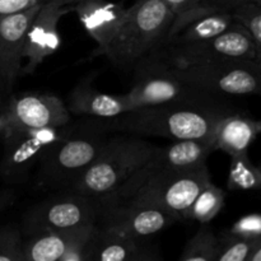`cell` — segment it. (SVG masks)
<instances>
[{"mask_svg":"<svg viewBox=\"0 0 261 261\" xmlns=\"http://www.w3.org/2000/svg\"><path fill=\"white\" fill-rule=\"evenodd\" d=\"M15 195L14 193L9 190L0 191V214L5 211L9 205H12V203L14 201Z\"/></svg>","mask_w":261,"mask_h":261,"instance_id":"obj_32","label":"cell"},{"mask_svg":"<svg viewBox=\"0 0 261 261\" xmlns=\"http://www.w3.org/2000/svg\"><path fill=\"white\" fill-rule=\"evenodd\" d=\"M70 111L58 96L30 92L12 97L0 107V135L10 132L66 126Z\"/></svg>","mask_w":261,"mask_h":261,"instance_id":"obj_10","label":"cell"},{"mask_svg":"<svg viewBox=\"0 0 261 261\" xmlns=\"http://www.w3.org/2000/svg\"><path fill=\"white\" fill-rule=\"evenodd\" d=\"M92 79V76H87L69 94L68 110L71 114L107 120L132 111L124 94L115 96L97 91L91 84Z\"/></svg>","mask_w":261,"mask_h":261,"instance_id":"obj_19","label":"cell"},{"mask_svg":"<svg viewBox=\"0 0 261 261\" xmlns=\"http://www.w3.org/2000/svg\"><path fill=\"white\" fill-rule=\"evenodd\" d=\"M69 10H73V8L42 3L31 23L25 38L23 59L27 60V64L22 68V74H32L45 59L54 55L60 48L59 23Z\"/></svg>","mask_w":261,"mask_h":261,"instance_id":"obj_15","label":"cell"},{"mask_svg":"<svg viewBox=\"0 0 261 261\" xmlns=\"http://www.w3.org/2000/svg\"><path fill=\"white\" fill-rule=\"evenodd\" d=\"M236 22L229 10L199 4L175 15L161 47H175L208 40L228 30Z\"/></svg>","mask_w":261,"mask_h":261,"instance_id":"obj_14","label":"cell"},{"mask_svg":"<svg viewBox=\"0 0 261 261\" xmlns=\"http://www.w3.org/2000/svg\"><path fill=\"white\" fill-rule=\"evenodd\" d=\"M98 217V198L71 193L36 204L25 213L23 224L25 232L33 234L97 224Z\"/></svg>","mask_w":261,"mask_h":261,"instance_id":"obj_11","label":"cell"},{"mask_svg":"<svg viewBox=\"0 0 261 261\" xmlns=\"http://www.w3.org/2000/svg\"><path fill=\"white\" fill-rule=\"evenodd\" d=\"M0 261H24L22 234L12 226L0 227Z\"/></svg>","mask_w":261,"mask_h":261,"instance_id":"obj_27","label":"cell"},{"mask_svg":"<svg viewBox=\"0 0 261 261\" xmlns=\"http://www.w3.org/2000/svg\"><path fill=\"white\" fill-rule=\"evenodd\" d=\"M132 110L175 102L208 103L214 102L213 97L189 86L165 61L144 66L135 76L132 89L124 94Z\"/></svg>","mask_w":261,"mask_h":261,"instance_id":"obj_8","label":"cell"},{"mask_svg":"<svg viewBox=\"0 0 261 261\" xmlns=\"http://www.w3.org/2000/svg\"><path fill=\"white\" fill-rule=\"evenodd\" d=\"M227 188L233 191L261 190V167L250 161L247 153L231 157Z\"/></svg>","mask_w":261,"mask_h":261,"instance_id":"obj_22","label":"cell"},{"mask_svg":"<svg viewBox=\"0 0 261 261\" xmlns=\"http://www.w3.org/2000/svg\"><path fill=\"white\" fill-rule=\"evenodd\" d=\"M260 239H249L231 231L223 232L218 236L216 261H247Z\"/></svg>","mask_w":261,"mask_h":261,"instance_id":"obj_25","label":"cell"},{"mask_svg":"<svg viewBox=\"0 0 261 261\" xmlns=\"http://www.w3.org/2000/svg\"><path fill=\"white\" fill-rule=\"evenodd\" d=\"M68 134L65 126L42 127L3 134L0 175L7 182L19 184L40 162L43 153Z\"/></svg>","mask_w":261,"mask_h":261,"instance_id":"obj_12","label":"cell"},{"mask_svg":"<svg viewBox=\"0 0 261 261\" xmlns=\"http://www.w3.org/2000/svg\"><path fill=\"white\" fill-rule=\"evenodd\" d=\"M7 91V88H5L4 86V82H3V78L2 75H0V107L3 106V102H2V96H3V92Z\"/></svg>","mask_w":261,"mask_h":261,"instance_id":"obj_35","label":"cell"},{"mask_svg":"<svg viewBox=\"0 0 261 261\" xmlns=\"http://www.w3.org/2000/svg\"><path fill=\"white\" fill-rule=\"evenodd\" d=\"M126 9L122 4L109 0H84L73 7L84 30L98 45L99 54L116 35Z\"/></svg>","mask_w":261,"mask_h":261,"instance_id":"obj_17","label":"cell"},{"mask_svg":"<svg viewBox=\"0 0 261 261\" xmlns=\"http://www.w3.org/2000/svg\"><path fill=\"white\" fill-rule=\"evenodd\" d=\"M42 3L24 12L0 18V75L7 91L22 74L23 50L33 18Z\"/></svg>","mask_w":261,"mask_h":261,"instance_id":"obj_16","label":"cell"},{"mask_svg":"<svg viewBox=\"0 0 261 261\" xmlns=\"http://www.w3.org/2000/svg\"><path fill=\"white\" fill-rule=\"evenodd\" d=\"M84 2V0H41V3H47V4H55L58 7H70V5L76 4V3Z\"/></svg>","mask_w":261,"mask_h":261,"instance_id":"obj_33","label":"cell"},{"mask_svg":"<svg viewBox=\"0 0 261 261\" xmlns=\"http://www.w3.org/2000/svg\"><path fill=\"white\" fill-rule=\"evenodd\" d=\"M233 18L244 25L254 40L257 60H261V4H245L231 10Z\"/></svg>","mask_w":261,"mask_h":261,"instance_id":"obj_26","label":"cell"},{"mask_svg":"<svg viewBox=\"0 0 261 261\" xmlns=\"http://www.w3.org/2000/svg\"><path fill=\"white\" fill-rule=\"evenodd\" d=\"M41 4V0H0V18L17 14Z\"/></svg>","mask_w":261,"mask_h":261,"instance_id":"obj_29","label":"cell"},{"mask_svg":"<svg viewBox=\"0 0 261 261\" xmlns=\"http://www.w3.org/2000/svg\"><path fill=\"white\" fill-rule=\"evenodd\" d=\"M247 261H261V239L260 241L257 242L256 247H255L254 251L251 252V255H250Z\"/></svg>","mask_w":261,"mask_h":261,"instance_id":"obj_34","label":"cell"},{"mask_svg":"<svg viewBox=\"0 0 261 261\" xmlns=\"http://www.w3.org/2000/svg\"><path fill=\"white\" fill-rule=\"evenodd\" d=\"M257 134L256 120L228 112L217 124L213 135L214 150H222L229 157L245 154Z\"/></svg>","mask_w":261,"mask_h":261,"instance_id":"obj_20","label":"cell"},{"mask_svg":"<svg viewBox=\"0 0 261 261\" xmlns=\"http://www.w3.org/2000/svg\"><path fill=\"white\" fill-rule=\"evenodd\" d=\"M155 148L157 145L137 135L107 138L98 157L68 189L92 198L111 195L145 165Z\"/></svg>","mask_w":261,"mask_h":261,"instance_id":"obj_2","label":"cell"},{"mask_svg":"<svg viewBox=\"0 0 261 261\" xmlns=\"http://www.w3.org/2000/svg\"><path fill=\"white\" fill-rule=\"evenodd\" d=\"M180 221L177 216L152 205L99 200L97 226L133 239L152 236Z\"/></svg>","mask_w":261,"mask_h":261,"instance_id":"obj_13","label":"cell"},{"mask_svg":"<svg viewBox=\"0 0 261 261\" xmlns=\"http://www.w3.org/2000/svg\"><path fill=\"white\" fill-rule=\"evenodd\" d=\"M224 191L213 182H208L194 200L188 219H194L200 224H208L216 218L224 206Z\"/></svg>","mask_w":261,"mask_h":261,"instance_id":"obj_23","label":"cell"},{"mask_svg":"<svg viewBox=\"0 0 261 261\" xmlns=\"http://www.w3.org/2000/svg\"><path fill=\"white\" fill-rule=\"evenodd\" d=\"M175 14L163 0H137L126 9L116 35L101 54L119 66H129L157 50Z\"/></svg>","mask_w":261,"mask_h":261,"instance_id":"obj_3","label":"cell"},{"mask_svg":"<svg viewBox=\"0 0 261 261\" xmlns=\"http://www.w3.org/2000/svg\"><path fill=\"white\" fill-rule=\"evenodd\" d=\"M228 112L216 102H175L132 110L105 120L102 127L137 137H158L172 142L203 140L213 145L217 124Z\"/></svg>","mask_w":261,"mask_h":261,"instance_id":"obj_1","label":"cell"},{"mask_svg":"<svg viewBox=\"0 0 261 261\" xmlns=\"http://www.w3.org/2000/svg\"><path fill=\"white\" fill-rule=\"evenodd\" d=\"M213 152V145L203 140H173L166 147H157L145 165L139 168L121 188L117 189L111 195L99 199L117 198L152 178L196 170L206 165V160Z\"/></svg>","mask_w":261,"mask_h":261,"instance_id":"obj_9","label":"cell"},{"mask_svg":"<svg viewBox=\"0 0 261 261\" xmlns=\"http://www.w3.org/2000/svg\"><path fill=\"white\" fill-rule=\"evenodd\" d=\"M256 64H257V65H259V68H260V70H261V60H257Z\"/></svg>","mask_w":261,"mask_h":261,"instance_id":"obj_37","label":"cell"},{"mask_svg":"<svg viewBox=\"0 0 261 261\" xmlns=\"http://www.w3.org/2000/svg\"><path fill=\"white\" fill-rule=\"evenodd\" d=\"M168 8L172 10L175 15L180 14V13L186 12V10L195 8L201 3V0H163Z\"/></svg>","mask_w":261,"mask_h":261,"instance_id":"obj_31","label":"cell"},{"mask_svg":"<svg viewBox=\"0 0 261 261\" xmlns=\"http://www.w3.org/2000/svg\"><path fill=\"white\" fill-rule=\"evenodd\" d=\"M165 50V63L175 68L221 61H256L257 59L254 40L237 20L228 30L208 40Z\"/></svg>","mask_w":261,"mask_h":261,"instance_id":"obj_7","label":"cell"},{"mask_svg":"<svg viewBox=\"0 0 261 261\" xmlns=\"http://www.w3.org/2000/svg\"><path fill=\"white\" fill-rule=\"evenodd\" d=\"M200 4L213 5L224 10H233L234 8L245 4H261V0H201Z\"/></svg>","mask_w":261,"mask_h":261,"instance_id":"obj_30","label":"cell"},{"mask_svg":"<svg viewBox=\"0 0 261 261\" xmlns=\"http://www.w3.org/2000/svg\"><path fill=\"white\" fill-rule=\"evenodd\" d=\"M160 250L144 245L139 239L97 228L92 242L89 261H154L160 260Z\"/></svg>","mask_w":261,"mask_h":261,"instance_id":"obj_18","label":"cell"},{"mask_svg":"<svg viewBox=\"0 0 261 261\" xmlns=\"http://www.w3.org/2000/svg\"><path fill=\"white\" fill-rule=\"evenodd\" d=\"M233 233L249 239H260L261 237V214H250L239 219L229 229Z\"/></svg>","mask_w":261,"mask_h":261,"instance_id":"obj_28","label":"cell"},{"mask_svg":"<svg viewBox=\"0 0 261 261\" xmlns=\"http://www.w3.org/2000/svg\"><path fill=\"white\" fill-rule=\"evenodd\" d=\"M256 126H257V132L259 134L261 133V120H256Z\"/></svg>","mask_w":261,"mask_h":261,"instance_id":"obj_36","label":"cell"},{"mask_svg":"<svg viewBox=\"0 0 261 261\" xmlns=\"http://www.w3.org/2000/svg\"><path fill=\"white\" fill-rule=\"evenodd\" d=\"M217 254L218 236L209 228L208 224H201L184 247L180 261H216Z\"/></svg>","mask_w":261,"mask_h":261,"instance_id":"obj_24","label":"cell"},{"mask_svg":"<svg viewBox=\"0 0 261 261\" xmlns=\"http://www.w3.org/2000/svg\"><path fill=\"white\" fill-rule=\"evenodd\" d=\"M106 140L101 133L73 137L69 132L41 157L38 184L51 188H69L98 157Z\"/></svg>","mask_w":261,"mask_h":261,"instance_id":"obj_5","label":"cell"},{"mask_svg":"<svg viewBox=\"0 0 261 261\" xmlns=\"http://www.w3.org/2000/svg\"><path fill=\"white\" fill-rule=\"evenodd\" d=\"M176 76L208 96H261L256 61H221L175 68Z\"/></svg>","mask_w":261,"mask_h":261,"instance_id":"obj_6","label":"cell"},{"mask_svg":"<svg viewBox=\"0 0 261 261\" xmlns=\"http://www.w3.org/2000/svg\"><path fill=\"white\" fill-rule=\"evenodd\" d=\"M86 227L30 234L23 240L24 261H59Z\"/></svg>","mask_w":261,"mask_h":261,"instance_id":"obj_21","label":"cell"},{"mask_svg":"<svg viewBox=\"0 0 261 261\" xmlns=\"http://www.w3.org/2000/svg\"><path fill=\"white\" fill-rule=\"evenodd\" d=\"M211 181V173L206 165H204L189 172L152 178L117 198L98 199L109 203H135L157 206L175 214L181 221L188 219L194 200Z\"/></svg>","mask_w":261,"mask_h":261,"instance_id":"obj_4","label":"cell"}]
</instances>
